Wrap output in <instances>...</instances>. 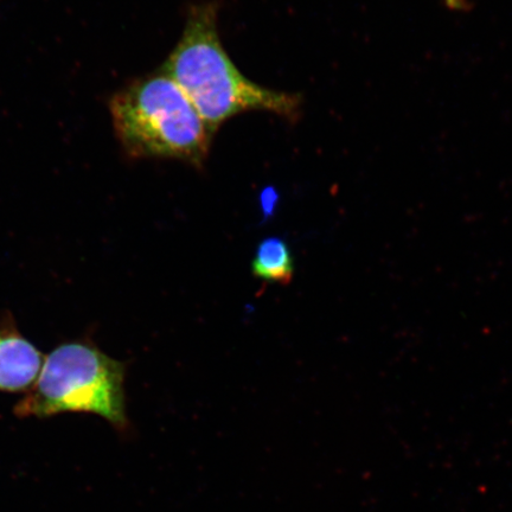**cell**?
Returning a JSON list of instances; mask_svg holds the SVG:
<instances>
[{
  "instance_id": "obj_6",
  "label": "cell",
  "mask_w": 512,
  "mask_h": 512,
  "mask_svg": "<svg viewBox=\"0 0 512 512\" xmlns=\"http://www.w3.org/2000/svg\"><path fill=\"white\" fill-rule=\"evenodd\" d=\"M446 5L451 10H465L467 8V0H445Z\"/></svg>"
},
{
  "instance_id": "obj_5",
  "label": "cell",
  "mask_w": 512,
  "mask_h": 512,
  "mask_svg": "<svg viewBox=\"0 0 512 512\" xmlns=\"http://www.w3.org/2000/svg\"><path fill=\"white\" fill-rule=\"evenodd\" d=\"M252 273L266 283L291 284L294 258L287 243L275 236L262 240L252 261Z\"/></svg>"
},
{
  "instance_id": "obj_3",
  "label": "cell",
  "mask_w": 512,
  "mask_h": 512,
  "mask_svg": "<svg viewBox=\"0 0 512 512\" xmlns=\"http://www.w3.org/2000/svg\"><path fill=\"white\" fill-rule=\"evenodd\" d=\"M126 366L91 342L63 343L50 352L40 375L15 407L21 418L92 413L114 427H127Z\"/></svg>"
},
{
  "instance_id": "obj_2",
  "label": "cell",
  "mask_w": 512,
  "mask_h": 512,
  "mask_svg": "<svg viewBox=\"0 0 512 512\" xmlns=\"http://www.w3.org/2000/svg\"><path fill=\"white\" fill-rule=\"evenodd\" d=\"M115 134L131 158H168L202 170L215 134L170 75L131 83L110 104Z\"/></svg>"
},
{
  "instance_id": "obj_1",
  "label": "cell",
  "mask_w": 512,
  "mask_h": 512,
  "mask_svg": "<svg viewBox=\"0 0 512 512\" xmlns=\"http://www.w3.org/2000/svg\"><path fill=\"white\" fill-rule=\"evenodd\" d=\"M219 11L216 2L191 6L163 72L188 95L214 134L226 121L251 111L294 123L302 111V96L261 87L240 72L221 42Z\"/></svg>"
},
{
  "instance_id": "obj_4",
  "label": "cell",
  "mask_w": 512,
  "mask_h": 512,
  "mask_svg": "<svg viewBox=\"0 0 512 512\" xmlns=\"http://www.w3.org/2000/svg\"><path fill=\"white\" fill-rule=\"evenodd\" d=\"M34 344L10 324L0 328V392H29L43 366Z\"/></svg>"
}]
</instances>
